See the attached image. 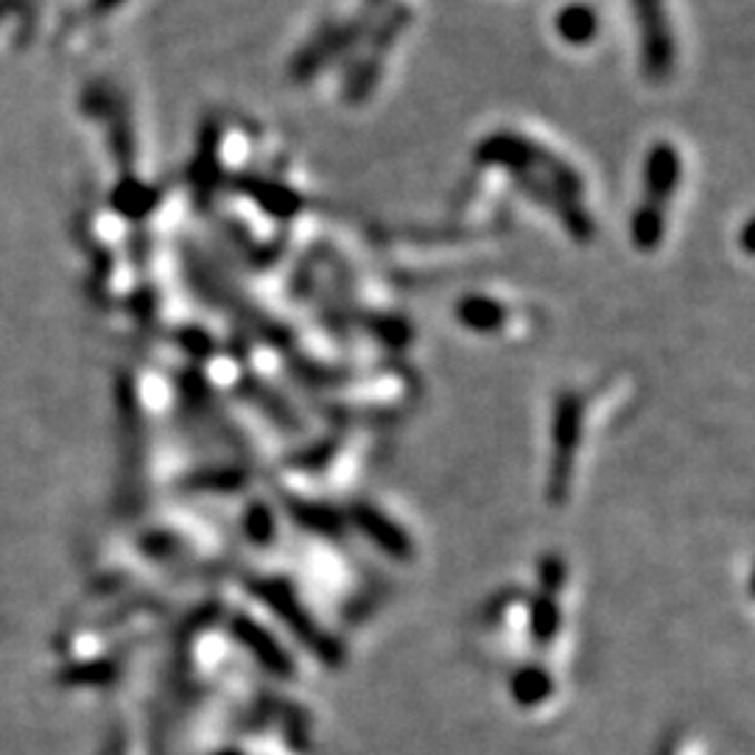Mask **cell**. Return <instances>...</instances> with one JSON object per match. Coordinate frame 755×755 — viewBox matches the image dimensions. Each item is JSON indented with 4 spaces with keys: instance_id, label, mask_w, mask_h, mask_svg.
Listing matches in <instances>:
<instances>
[{
    "instance_id": "obj_3",
    "label": "cell",
    "mask_w": 755,
    "mask_h": 755,
    "mask_svg": "<svg viewBox=\"0 0 755 755\" xmlns=\"http://www.w3.org/2000/svg\"><path fill=\"white\" fill-rule=\"evenodd\" d=\"M596 31H599V18L585 3H571L557 18V35L566 42H571V46H585V42L594 40Z\"/></svg>"
},
{
    "instance_id": "obj_2",
    "label": "cell",
    "mask_w": 755,
    "mask_h": 755,
    "mask_svg": "<svg viewBox=\"0 0 755 755\" xmlns=\"http://www.w3.org/2000/svg\"><path fill=\"white\" fill-rule=\"evenodd\" d=\"M633 18H636L644 73L653 81H664L675 68L677 57L664 0H633Z\"/></svg>"
},
{
    "instance_id": "obj_1",
    "label": "cell",
    "mask_w": 755,
    "mask_h": 755,
    "mask_svg": "<svg viewBox=\"0 0 755 755\" xmlns=\"http://www.w3.org/2000/svg\"><path fill=\"white\" fill-rule=\"evenodd\" d=\"M680 183V157L669 144H660L647 157V199L633 218V241L638 249H655L664 238L669 202Z\"/></svg>"
}]
</instances>
